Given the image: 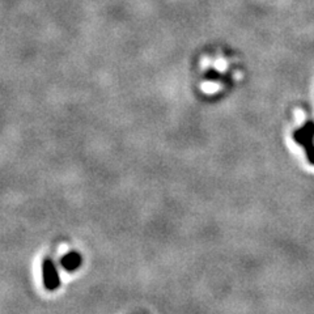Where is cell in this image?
<instances>
[{"label":"cell","instance_id":"7a4b0ae2","mask_svg":"<svg viewBox=\"0 0 314 314\" xmlns=\"http://www.w3.org/2000/svg\"><path fill=\"white\" fill-rule=\"evenodd\" d=\"M216 68L217 70H220V71H224L225 68H227V62L224 59H217L216 60Z\"/></svg>","mask_w":314,"mask_h":314},{"label":"cell","instance_id":"6da1fadb","mask_svg":"<svg viewBox=\"0 0 314 314\" xmlns=\"http://www.w3.org/2000/svg\"><path fill=\"white\" fill-rule=\"evenodd\" d=\"M212 82H204V85L202 86L203 90H206V92H209V93H212V92H215V90H217L220 86L217 85L216 82H215V85H211Z\"/></svg>","mask_w":314,"mask_h":314}]
</instances>
